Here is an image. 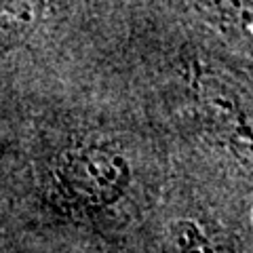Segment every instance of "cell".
<instances>
[{"mask_svg":"<svg viewBox=\"0 0 253 253\" xmlns=\"http://www.w3.org/2000/svg\"><path fill=\"white\" fill-rule=\"evenodd\" d=\"M46 0H2V32L4 41L26 36L42 17Z\"/></svg>","mask_w":253,"mask_h":253,"instance_id":"1","label":"cell"},{"mask_svg":"<svg viewBox=\"0 0 253 253\" xmlns=\"http://www.w3.org/2000/svg\"><path fill=\"white\" fill-rule=\"evenodd\" d=\"M211 17L228 26L253 30V0H194Z\"/></svg>","mask_w":253,"mask_h":253,"instance_id":"2","label":"cell"}]
</instances>
